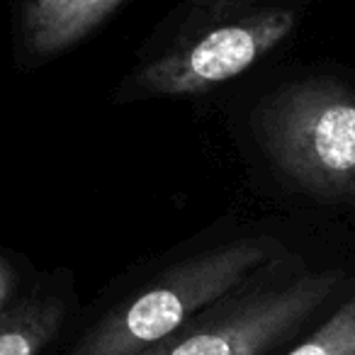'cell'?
<instances>
[{
	"instance_id": "6",
	"label": "cell",
	"mask_w": 355,
	"mask_h": 355,
	"mask_svg": "<svg viewBox=\"0 0 355 355\" xmlns=\"http://www.w3.org/2000/svg\"><path fill=\"white\" fill-rule=\"evenodd\" d=\"M64 304L54 297L32 300L0 319V355H40L59 334Z\"/></svg>"
},
{
	"instance_id": "5",
	"label": "cell",
	"mask_w": 355,
	"mask_h": 355,
	"mask_svg": "<svg viewBox=\"0 0 355 355\" xmlns=\"http://www.w3.org/2000/svg\"><path fill=\"white\" fill-rule=\"evenodd\" d=\"M122 0H32L25 10V40L46 56L83 40Z\"/></svg>"
},
{
	"instance_id": "3",
	"label": "cell",
	"mask_w": 355,
	"mask_h": 355,
	"mask_svg": "<svg viewBox=\"0 0 355 355\" xmlns=\"http://www.w3.org/2000/svg\"><path fill=\"white\" fill-rule=\"evenodd\" d=\"M338 285V272H302L292 280L243 287L137 355H268L290 343Z\"/></svg>"
},
{
	"instance_id": "7",
	"label": "cell",
	"mask_w": 355,
	"mask_h": 355,
	"mask_svg": "<svg viewBox=\"0 0 355 355\" xmlns=\"http://www.w3.org/2000/svg\"><path fill=\"white\" fill-rule=\"evenodd\" d=\"M285 355H355V295Z\"/></svg>"
},
{
	"instance_id": "1",
	"label": "cell",
	"mask_w": 355,
	"mask_h": 355,
	"mask_svg": "<svg viewBox=\"0 0 355 355\" xmlns=\"http://www.w3.org/2000/svg\"><path fill=\"white\" fill-rule=\"evenodd\" d=\"M268 258V243L246 239L178 263L114 306L78 340L71 355L141 353L248 287Z\"/></svg>"
},
{
	"instance_id": "4",
	"label": "cell",
	"mask_w": 355,
	"mask_h": 355,
	"mask_svg": "<svg viewBox=\"0 0 355 355\" xmlns=\"http://www.w3.org/2000/svg\"><path fill=\"white\" fill-rule=\"evenodd\" d=\"M295 30V12L263 10L212 27L185 46L168 51L137 76L148 95H198L251 69Z\"/></svg>"
},
{
	"instance_id": "2",
	"label": "cell",
	"mask_w": 355,
	"mask_h": 355,
	"mask_svg": "<svg viewBox=\"0 0 355 355\" xmlns=\"http://www.w3.org/2000/svg\"><path fill=\"white\" fill-rule=\"evenodd\" d=\"M270 156L311 195L355 200V93L329 80L285 88L261 112Z\"/></svg>"
},
{
	"instance_id": "8",
	"label": "cell",
	"mask_w": 355,
	"mask_h": 355,
	"mask_svg": "<svg viewBox=\"0 0 355 355\" xmlns=\"http://www.w3.org/2000/svg\"><path fill=\"white\" fill-rule=\"evenodd\" d=\"M12 285H15V275H12V268L8 266V263L3 261V258H0V309H3V304H6L8 297H10Z\"/></svg>"
}]
</instances>
